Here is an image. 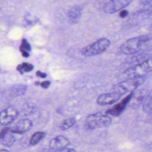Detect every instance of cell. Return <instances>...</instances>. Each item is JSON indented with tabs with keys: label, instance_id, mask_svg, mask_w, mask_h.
I'll return each instance as SVG.
<instances>
[{
	"label": "cell",
	"instance_id": "24",
	"mask_svg": "<svg viewBox=\"0 0 152 152\" xmlns=\"http://www.w3.org/2000/svg\"><path fill=\"white\" fill-rule=\"evenodd\" d=\"M36 75H37V76L39 77L40 78H46V76H47L46 73L42 72H41L40 71H38L36 72Z\"/></svg>",
	"mask_w": 152,
	"mask_h": 152
},
{
	"label": "cell",
	"instance_id": "21",
	"mask_svg": "<svg viewBox=\"0 0 152 152\" xmlns=\"http://www.w3.org/2000/svg\"><path fill=\"white\" fill-rule=\"evenodd\" d=\"M50 84H51L50 81H43V82L40 83V86L42 88L46 89V88H48L50 86Z\"/></svg>",
	"mask_w": 152,
	"mask_h": 152
},
{
	"label": "cell",
	"instance_id": "2",
	"mask_svg": "<svg viewBox=\"0 0 152 152\" xmlns=\"http://www.w3.org/2000/svg\"><path fill=\"white\" fill-rule=\"evenodd\" d=\"M152 71V56L146 60L128 68L124 75L129 78L144 77V75Z\"/></svg>",
	"mask_w": 152,
	"mask_h": 152
},
{
	"label": "cell",
	"instance_id": "3",
	"mask_svg": "<svg viewBox=\"0 0 152 152\" xmlns=\"http://www.w3.org/2000/svg\"><path fill=\"white\" fill-rule=\"evenodd\" d=\"M110 41L107 38H100L91 44L84 47L81 50L83 55L86 57H91L105 52L110 46Z\"/></svg>",
	"mask_w": 152,
	"mask_h": 152
},
{
	"label": "cell",
	"instance_id": "20",
	"mask_svg": "<svg viewBox=\"0 0 152 152\" xmlns=\"http://www.w3.org/2000/svg\"><path fill=\"white\" fill-rule=\"evenodd\" d=\"M52 152H76V151L71 148H64L58 150H52Z\"/></svg>",
	"mask_w": 152,
	"mask_h": 152
},
{
	"label": "cell",
	"instance_id": "23",
	"mask_svg": "<svg viewBox=\"0 0 152 152\" xmlns=\"http://www.w3.org/2000/svg\"><path fill=\"white\" fill-rule=\"evenodd\" d=\"M140 4L142 5H147L152 3V0H140Z\"/></svg>",
	"mask_w": 152,
	"mask_h": 152
},
{
	"label": "cell",
	"instance_id": "13",
	"mask_svg": "<svg viewBox=\"0 0 152 152\" xmlns=\"http://www.w3.org/2000/svg\"><path fill=\"white\" fill-rule=\"evenodd\" d=\"M142 109L148 114H152V90L146 95L142 101Z\"/></svg>",
	"mask_w": 152,
	"mask_h": 152
},
{
	"label": "cell",
	"instance_id": "5",
	"mask_svg": "<svg viewBox=\"0 0 152 152\" xmlns=\"http://www.w3.org/2000/svg\"><path fill=\"white\" fill-rule=\"evenodd\" d=\"M112 122L111 118L106 114L100 113L89 115L85 120V126L89 129L105 127Z\"/></svg>",
	"mask_w": 152,
	"mask_h": 152
},
{
	"label": "cell",
	"instance_id": "6",
	"mask_svg": "<svg viewBox=\"0 0 152 152\" xmlns=\"http://www.w3.org/2000/svg\"><path fill=\"white\" fill-rule=\"evenodd\" d=\"M134 0H110L104 6V11L107 14H114L129 5Z\"/></svg>",
	"mask_w": 152,
	"mask_h": 152
},
{
	"label": "cell",
	"instance_id": "9",
	"mask_svg": "<svg viewBox=\"0 0 152 152\" xmlns=\"http://www.w3.org/2000/svg\"><path fill=\"white\" fill-rule=\"evenodd\" d=\"M69 144V140L66 137L60 135L54 137L50 140L49 147L52 150H58L67 147Z\"/></svg>",
	"mask_w": 152,
	"mask_h": 152
},
{
	"label": "cell",
	"instance_id": "17",
	"mask_svg": "<svg viewBox=\"0 0 152 152\" xmlns=\"http://www.w3.org/2000/svg\"><path fill=\"white\" fill-rule=\"evenodd\" d=\"M76 122V119L74 117H71L64 120L59 125V129L62 131H66L72 127Z\"/></svg>",
	"mask_w": 152,
	"mask_h": 152
},
{
	"label": "cell",
	"instance_id": "7",
	"mask_svg": "<svg viewBox=\"0 0 152 152\" xmlns=\"http://www.w3.org/2000/svg\"><path fill=\"white\" fill-rule=\"evenodd\" d=\"M134 93H130L126 96L122 100L117 103L116 105L106 110V113L113 116H118L122 113L125 109L128 104L130 102L132 98L133 97Z\"/></svg>",
	"mask_w": 152,
	"mask_h": 152
},
{
	"label": "cell",
	"instance_id": "8",
	"mask_svg": "<svg viewBox=\"0 0 152 152\" xmlns=\"http://www.w3.org/2000/svg\"><path fill=\"white\" fill-rule=\"evenodd\" d=\"M18 112L14 107L9 106L2 110L0 114V123L2 125H8L18 116Z\"/></svg>",
	"mask_w": 152,
	"mask_h": 152
},
{
	"label": "cell",
	"instance_id": "4",
	"mask_svg": "<svg viewBox=\"0 0 152 152\" xmlns=\"http://www.w3.org/2000/svg\"><path fill=\"white\" fill-rule=\"evenodd\" d=\"M144 81V77H132L122 81L113 86V91L122 96L127 93H132Z\"/></svg>",
	"mask_w": 152,
	"mask_h": 152
},
{
	"label": "cell",
	"instance_id": "15",
	"mask_svg": "<svg viewBox=\"0 0 152 152\" xmlns=\"http://www.w3.org/2000/svg\"><path fill=\"white\" fill-rule=\"evenodd\" d=\"M15 142V138L11 131H9L2 137H1V143L2 145L10 147Z\"/></svg>",
	"mask_w": 152,
	"mask_h": 152
},
{
	"label": "cell",
	"instance_id": "10",
	"mask_svg": "<svg viewBox=\"0 0 152 152\" xmlns=\"http://www.w3.org/2000/svg\"><path fill=\"white\" fill-rule=\"evenodd\" d=\"M122 96L121 94L113 91L100 95L97 99V103L100 106L108 105L117 102Z\"/></svg>",
	"mask_w": 152,
	"mask_h": 152
},
{
	"label": "cell",
	"instance_id": "25",
	"mask_svg": "<svg viewBox=\"0 0 152 152\" xmlns=\"http://www.w3.org/2000/svg\"><path fill=\"white\" fill-rule=\"evenodd\" d=\"M0 152H10V151L6 149H1L0 150Z\"/></svg>",
	"mask_w": 152,
	"mask_h": 152
},
{
	"label": "cell",
	"instance_id": "14",
	"mask_svg": "<svg viewBox=\"0 0 152 152\" xmlns=\"http://www.w3.org/2000/svg\"><path fill=\"white\" fill-rule=\"evenodd\" d=\"M27 86L24 84H17L12 86L10 90V92L11 96L14 97L20 96L25 94L27 90Z\"/></svg>",
	"mask_w": 152,
	"mask_h": 152
},
{
	"label": "cell",
	"instance_id": "1",
	"mask_svg": "<svg viewBox=\"0 0 152 152\" xmlns=\"http://www.w3.org/2000/svg\"><path fill=\"white\" fill-rule=\"evenodd\" d=\"M152 46V34H144L130 38L120 47L121 52L125 55H134L146 51Z\"/></svg>",
	"mask_w": 152,
	"mask_h": 152
},
{
	"label": "cell",
	"instance_id": "11",
	"mask_svg": "<svg viewBox=\"0 0 152 152\" xmlns=\"http://www.w3.org/2000/svg\"><path fill=\"white\" fill-rule=\"evenodd\" d=\"M33 126V122L28 119H22L18 121L10 131L14 134H23L29 131Z\"/></svg>",
	"mask_w": 152,
	"mask_h": 152
},
{
	"label": "cell",
	"instance_id": "12",
	"mask_svg": "<svg viewBox=\"0 0 152 152\" xmlns=\"http://www.w3.org/2000/svg\"><path fill=\"white\" fill-rule=\"evenodd\" d=\"M82 7L80 5H75L71 7L68 11L67 16L68 21L71 24L77 23L81 17Z\"/></svg>",
	"mask_w": 152,
	"mask_h": 152
},
{
	"label": "cell",
	"instance_id": "16",
	"mask_svg": "<svg viewBox=\"0 0 152 152\" xmlns=\"http://www.w3.org/2000/svg\"><path fill=\"white\" fill-rule=\"evenodd\" d=\"M46 136V133L43 131H37L34 132L30 137L29 143L31 145H35L39 143Z\"/></svg>",
	"mask_w": 152,
	"mask_h": 152
},
{
	"label": "cell",
	"instance_id": "18",
	"mask_svg": "<svg viewBox=\"0 0 152 152\" xmlns=\"http://www.w3.org/2000/svg\"><path fill=\"white\" fill-rule=\"evenodd\" d=\"M31 48L29 43L26 39H23L20 46V50L23 56L25 58L28 57L29 52L31 51Z\"/></svg>",
	"mask_w": 152,
	"mask_h": 152
},
{
	"label": "cell",
	"instance_id": "19",
	"mask_svg": "<svg viewBox=\"0 0 152 152\" xmlns=\"http://www.w3.org/2000/svg\"><path fill=\"white\" fill-rule=\"evenodd\" d=\"M34 68V66L29 63L27 62H24L22 63L21 64H20L17 66V69L21 73L23 74L25 72H28L31 71Z\"/></svg>",
	"mask_w": 152,
	"mask_h": 152
},
{
	"label": "cell",
	"instance_id": "22",
	"mask_svg": "<svg viewBox=\"0 0 152 152\" xmlns=\"http://www.w3.org/2000/svg\"><path fill=\"white\" fill-rule=\"evenodd\" d=\"M128 15V11L126 10H121L119 14V17L121 18H124V17H126Z\"/></svg>",
	"mask_w": 152,
	"mask_h": 152
},
{
	"label": "cell",
	"instance_id": "26",
	"mask_svg": "<svg viewBox=\"0 0 152 152\" xmlns=\"http://www.w3.org/2000/svg\"><path fill=\"white\" fill-rule=\"evenodd\" d=\"M151 14H152V10H151V12H150Z\"/></svg>",
	"mask_w": 152,
	"mask_h": 152
}]
</instances>
